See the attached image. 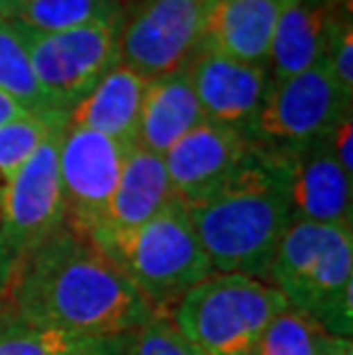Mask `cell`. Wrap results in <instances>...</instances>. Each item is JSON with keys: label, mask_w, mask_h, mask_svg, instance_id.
I'll list each match as a JSON object with an SVG mask.
<instances>
[{"label": "cell", "mask_w": 353, "mask_h": 355, "mask_svg": "<svg viewBox=\"0 0 353 355\" xmlns=\"http://www.w3.org/2000/svg\"><path fill=\"white\" fill-rule=\"evenodd\" d=\"M0 89L17 99L21 105L42 117H62L49 110L37 78L30 67V58L19 28L0 19Z\"/></svg>", "instance_id": "cell-20"}, {"label": "cell", "mask_w": 353, "mask_h": 355, "mask_svg": "<svg viewBox=\"0 0 353 355\" xmlns=\"http://www.w3.org/2000/svg\"><path fill=\"white\" fill-rule=\"evenodd\" d=\"M24 3H28V0H0V19H7L14 10H17V7H21Z\"/></svg>", "instance_id": "cell-31"}, {"label": "cell", "mask_w": 353, "mask_h": 355, "mask_svg": "<svg viewBox=\"0 0 353 355\" xmlns=\"http://www.w3.org/2000/svg\"><path fill=\"white\" fill-rule=\"evenodd\" d=\"M351 103L353 99L337 87L321 62L296 76L268 83L246 140L271 152H294L333 133L351 115Z\"/></svg>", "instance_id": "cell-7"}, {"label": "cell", "mask_w": 353, "mask_h": 355, "mask_svg": "<svg viewBox=\"0 0 353 355\" xmlns=\"http://www.w3.org/2000/svg\"><path fill=\"white\" fill-rule=\"evenodd\" d=\"M62 126H58L21 165L0 200V232L12 270L28 252L64 225V200L58 170Z\"/></svg>", "instance_id": "cell-10"}, {"label": "cell", "mask_w": 353, "mask_h": 355, "mask_svg": "<svg viewBox=\"0 0 353 355\" xmlns=\"http://www.w3.org/2000/svg\"><path fill=\"white\" fill-rule=\"evenodd\" d=\"M186 73L205 119L236 128L246 138L271 83L268 67L200 49L186 64Z\"/></svg>", "instance_id": "cell-11"}, {"label": "cell", "mask_w": 353, "mask_h": 355, "mask_svg": "<svg viewBox=\"0 0 353 355\" xmlns=\"http://www.w3.org/2000/svg\"><path fill=\"white\" fill-rule=\"evenodd\" d=\"M328 342L324 328L287 307L268 323L248 355H326Z\"/></svg>", "instance_id": "cell-21"}, {"label": "cell", "mask_w": 353, "mask_h": 355, "mask_svg": "<svg viewBox=\"0 0 353 355\" xmlns=\"http://www.w3.org/2000/svg\"><path fill=\"white\" fill-rule=\"evenodd\" d=\"M172 198L175 195L170 191L163 156L147 152L140 145H133L129 156H126L117 191L106 211V220L94 236L103 232H126L138 227L154 214H159Z\"/></svg>", "instance_id": "cell-18"}, {"label": "cell", "mask_w": 353, "mask_h": 355, "mask_svg": "<svg viewBox=\"0 0 353 355\" xmlns=\"http://www.w3.org/2000/svg\"><path fill=\"white\" fill-rule=\"evenodd\" d=\"M326 355H353V342L344 337H330Z\"/></svg>", "instance_id": "cell-30"}, {"label": "cell", "mask_w": 353, "mask_h": 355, "mask_svg": "<svg viewBox=\"0 0 353 355\" xmlns=\"http://www.w3.org/2000/svg\"><path fill=\"white\" fill-rule=\"evenodd\" d=\"M195 234L214 273L266 279L289 230L287 154L250 145L236 170L205 200L189 207Z\"/></svg>", "instance_id": "cell-2"}, {"label": "cell", "mask_w": 353, "mask_h": 355, "mask_svg": "<svg viewBox=\"0 0 353 355\" xmlns=\"http://www.w3.org/2000/svg\"><path fill=\"white\" fill-rule=\"evenodd\" d=\"M326 69L337 83V87L353 99V24H344L337 30L333 44L324 60Z\"/></svg>", "instance_id": "cell-25"}, {"label": "cell", "mask_w": 353, "mask_h": 355, "mask_svg": "<svg viewBox=\"0 0 353 355\" xmlns=\"http://www.w3.org/2000/svg\"><path fill=\"white\" fill-rule=\"evenodd\" d=\"M349 21L351 0H284L266 62L271 80L324 62L337 30Z\"/></svg>", "instance_id": "cell-14"}, {"label": "cell", "mask_w": 353, "mask_h": 355, "mask_svg": "<svg viewBox=\"0 0 353 355\" xmlns=\"http://www.w3.org/2000/svg\"><path fill=\"white\" fill-rule=\"evenodd\" d=\"M282 154H287L291 220L351 227L353 177L337 163L330 135Z\"/></svg>", "instance_id": "cell-12"}, {"label": "cell", "mask_w": 353, "mask_h": 355, "mask_svg": "<svg viewBox=\"0 0 353 355\" xmlns=\"http://www.w3.org/2000/svg\"><path fill=\"white\" fill-rule=\"evenodd\" d=\"M131 147L89 128L62 126L58 170L67 227L87 239L101 230Z\"/></svg>", "instance_id": "cell-9"}, {"label": "cell", "mask_w": 353, "mask_h": 355, "mask_svg": "<svg viewBox=\"0 0 353 355\" xmlns=\"http://www.w3.org/2000/svg\"><path fill=\"white\" fill-rule=\"evenodd\" d=\"M62 124H67V117L30 115L14 124L0 126V200H3L7 186L12 184L14 175L21 170V165Z\"/></svg>", "instance_id": "cell-23"}, {"label": "cell", "mask_w": 353, "mask_h": 355, "mask_svg": "<svg viewBox=\"0 0 353 355\" xmlns=\"http://www.w3.org/2000/svg\"><path fill=\"white\" fill-rule=\"evenodd\" d=\"M207 0H140L119 28V64L152 80L186 69L202 49Z\"/></svg>", "instance_id": "cell-8"}, {"label": "cell", "mask_w": 353, "mask_h": 355, "mask_svg": "<svg viewBox=\"0 0 353 355\" xmlns=\"http://www.w3.org/2000/svg\"><path fill=\"white\" fill-rule=\"evenodd\" d=\"M124 5L126 0H28L3 21L35 33H62L96 24H122Z\"/></svg>", "instance_id": "cell-19"}, {"label": "cell", "mask_w": 353, "mask_h": 355, "mask_svg": "<svg viewBox=\"0 0 353 355\" xmlns=\"http://www.w3.org/2000/svg\"><path fill=\"white\" fill-rule=\"evenodd\" d=\"M205 122L186 69L147 80L140 108L136 145L163 156L191 128Z\"/></svg>", "instance_id": "cell-17"}, {"label": "cell", "mask_w": 353, "mask_h": 355, "mask_svg": "<svg viewBox=\"0 0 353 355\" xmlns=\"http://www.w3.org/2000/svg\"><path fill=\"white\" fill-rule=\"evenodd\" d=\"M129 351H131V332H126V335L85 339L69 355H129Z\"/></svg>", "instance_id": "cell-26"}, {"label": "cell", "mask_w": 353, "mask_h": 355, "mask_svg": "<svg viewBox=\"0 0 353 355\" xmlns=\"http://www.w3.org/2000/svg\"><path fill=\"white\" fill-rule=\"evenodd\" d=\"M330 147L344 172L353 177V115H347L330 133Z\"/></svg>", "instance_id": "cell-27"}, {"label": "cell", "mask_w": 353, "mask_h": 355, "mask_svg": "<svg viewBox=\"0 0 353 355\" xmlns=\"http://www.w3.org/2000/svg\"><path fill=\"white\" fill-rule=\"evenodd\" d=\"M284 0H207L202 49L243 62H268Z\"/></svg>", "instance_id": "cell-15"}, {"label": "cell", "mask_w": 353, "mask_h": 355, "mask_svg": "<svg viewBox=\"0 0 353 355\" xmlns=\"http://www.w3.org/2000/svg\"><path fill=\"white\" fill-rule=\"evenodd\" d=\"M17 28L24 37L37 85L53 115L67 117V112L119 64L122 24H96L62 33Z\"/></svg>", "instance_id": "cell-6"}, {"label": "cell", "mask_w": 353, "mask_h": 355, "mask_svg": "<svg viewBox=\"0 0 353 355\" xmlns=\"http://www.w3.org/2000/svg\"><path fill=\"white\" fill-rule=\"evenodd\" d=\"M145 87L147 78L129 67H112L92 92L67 112V124L108 135L122 145H136Z\"/></svg>", "instance_id": "cell-16"}, {"label": "cell", "mask_w": 353, "mask_h": 355, "mask_svg": "<svg viewBox=\"0 0 353 355\" xmlns=\"http://www.w3.org/2000/svg\"><path fill=\"white\" fill-rule=\"evenodd\" d=\"M248 147L236 128L205 119L163 154L172 195L186 207L205 200L236 170Z\"/></svg>", "instance_id": "cell-13"}, {"label": "cell", "mask_w": 353, "mask_h": 355, "mask_svg": "<svg viewBox=\"0 0 353 355\" xmlns=\"http://www.w3.org/2000/svg\"><path fill=\"white\" fill-rule=\"evenodd\" d=\"M10 275H12V261H10V257H7L5 243H3V232H0V289L3 291L7 282H10Z\"/></svg>", "instance_id": "cell-29"}, {"label": "cell", "mask_w": 353, "mask_h": 355, "mask_svg": "<svg viewBox=\"0 0 353 355\" xmlns=\"http://www.w3.org/2000/svg\"><path fill=\"white\" fill-rule=\"evenodd\" d=\"M154 309H168L214 273L195 234L189 207L172 198L147 223L92 239Z\"/></svg>", "instance_id": "cell-4"}, {"label": "cell", "mask_w": 353, "mask_h": 355, "mask_svg": "<svg viewBox=\"0 0 353 355\" xmlns=\"http://www.w3.org/2000/svg\"><path fill=\"white\" fill-rule=\"evenodd\" d=\"M30 115H33V112H30L26 105H21L17 99H12L10 94H5L3 89H0V126L14 124Z\"/></svg>", "instance_id": "cell-28"}, {"label": "cell", "mask_w": 353, "mask_h": 355, "mask_svg": "<svg viewBox=\"0 0 353 355\" xmlns=\"http://www.w3.org/2000/svg\"><path fill=\"white\" fill-rule=\"evenodd\" d=\"M5 296L28 323L78 339L126 335L156 312L92 239L67 225L14 266Z\"/></svg>", "instance_id": "cell-1"}, {"label": "cell", "mask_w": 353, "mask_h": 355, "mask_svg": "<svg viewBox=\"0 0 353 355\" xmlns=\"http://www.w3.org/2000/svg\"><path fill=\"white\" fill-rule=\"evenodd\" d=\"M83 342L85 339L28 323L7 296L0 305V355H69Z\"/></svg>", "instance_id": "cell-22"}, {"label": "cell", "mask_w": 353, "mask_h": 355, "mask_svg": "<svg viewBox=\"0 0 353 355\" xmlns=\"http://www.w3.org/2000/svg\"><path fill=\"white\" fill-rule=\"evenodd\" d=\"M266 282L330 337L353 332V227L291 223Z\"/></svg>", "instance_id": "cell-3"}, {"label": "cell", "mask_w": 353, "mask_h": 355, "mask_svg": "<svg viewBox=\"0 0 353 355\" xmlns=\"http://www.w3.org/2000/svg\"><path fill=\"white\" fill-rule=\"evenodd\" d=\"M289 305L266 279L212 273L165 312L200 355H248Z\"/></svg>", "instance_id": "cell-5"}, {"label": "cell", "mask_w": 353, "mask_h": 355, "mask_svg": "<svg viewBox=\"0 0 353 355\" xmlns=\"http://www.w3.org/2000/svg\"><path fill=\"white\" fill-rule=\"evenodd\" d=\"M129 355H200L179 335L165 309H156L145 326L131 332Z\"/></svg>", "instance_id": "cell-24"}, {"label": "cell", "mask_w": 353, "mask_h": 355, "mask_svg": "<svg viewBox=\"0 0 353 355\" xmlns=\"http://www.w3.org/2000/svg\"><path fill=\"white\" fill-rule=\"evenodd\" d=\"M3 300H5V291L0 289V305H3Z\"/></svg>", "instance_id": "cell-32"}]
</instances>
